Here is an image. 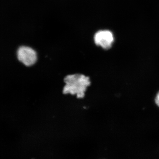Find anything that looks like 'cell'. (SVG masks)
I'll use <instances>...</instances> for the list:
<instances>
[{"mask_svg":"<svg viewBox=\"0 0 159 159\" xmlns=\"http://www.w3.org/2000/svg\"><path fill=\"white\" fill-rule=\"evenodd\" d=\"M64 80L66 84L64 87V93L76 95L78 98L84 97L86 89L91 83L89 78L83 74L68 75Z\"/></svg>","mask_w":159,"mask_h":159,"instance_id":"6da1fadb","label":"cell"},{"mask_svg":"<svg viewBox=\"0 0 159 159\" xmlns=\"http://www.w3.org/2000/svg\"><path fill=\"white\" fill-rule=\"evenodd\" d=\"M155 101L157 105L159 107V92L157 94L156 97Z\"/></svg>","mask_w":159,"mask_h":159,"instance_id":"277c9868","label":"cell"},{"mask_svg":"<svg viewBox=\"0 0 159 159\" xmlns=\"http://www.w3.org/2000/svg\"><path fill=\"white\" fill-rule=\"evenodd\" d=\"M94 40L97 45L107 50L110 48L114 42L113 34L111 31L107 30L100 31L95 34Z\"/></svg>","mask_w":159,"mask_h":159,"instance_id":"3957f363","label":"cell"},{"mask_svg":"<svg viewBox=\"0 0 159 159\" xmlns=\"http://www.w3.org/2000/svg\"><path fill=\"white\" fill-rule=\"evenodd\" d=\"M17 54L19 60L27 66L33 65L37 60L36 52L29 47H21L18 50Z\"/></svg>","mask_w":159,"mask_h":159,"instance_id":"7a4b0ae2","label":"cell"}]
</instances>
